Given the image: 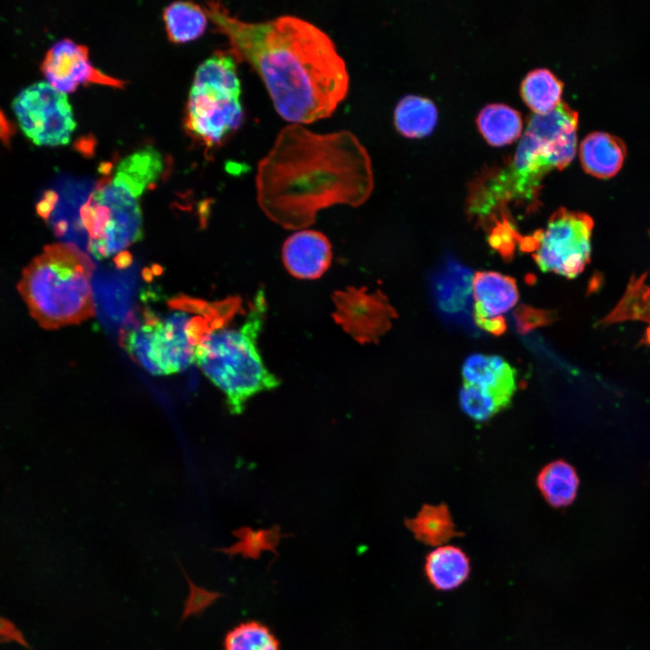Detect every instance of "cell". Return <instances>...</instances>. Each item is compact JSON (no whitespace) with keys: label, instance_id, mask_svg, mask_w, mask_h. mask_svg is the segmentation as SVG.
I'll return each mask as SVG.
<instances>
[{"label":"cell","instance_id":"9a60e30c","mask_svg":"<svg viewBox=\"0 0 650 650\" xmlns=\"http://www.w3.org/2000/svg\"><path fill=\"white\" fill-rule=\"evenodd\" d=\"M463 385L491 396L501 410L511 403L516 389V372L497 355L472 354L462 365Z\"/></svg>","mask_w":650,"mask_h":650},{"label":"cell","instance_id":"30bf717a","mask_svg":"<svg viewBox=\"0 0 650 650\" xmlns=\"http://www.w3.org/2000/svg\"><path fill=\"white\" fill-rule=\"evenodd\" d=\"M13 109L24 135L38 145L66 144L76 127L67 95L48 82L22 89L13 101Z\"/></svg>","mask_w":650,"mask_h":650},{"label":"cell","instance_id":"5b68a950","mask_svg":"<svg viewBox=\"0 0 650 650\" xmlns=\"http://www.w3.org/2000/svg\"><path fill=\"white\" fill-rule=\"evenodd\" d=\"M142 306L127 316L120 343L128 355L153 376L182 372L195 362V352L215 311L209 303L180 295L162 301L145 292Z\"/></svg>","mask_w":650,"mask_h":650},{"label":"cell","instance_id":"6da1fadb","mask_svg":"<svg viewBox=\"0 0 650 650\" xmlns=\"http://www.w3.org/2000/svg\"><path fill=\"white\" fill-rule=\"evenodd\" d=\"M232 51L263 79L278 114L293 124L330 116L348 89L345 61L327 33L299 17L249 23L219 2L202 7Z\"/></svg>","mask_w":650,"mask_h":650},{"label":"cell","instance_id":"3957f363","mask_svg":"<svg viewBox=\"0 0 650 650\" xmlns=\"http://www.w3.org/2000/svg\"><path fill=\"white\" fill-rule=\"evenodd\" d=\"M267 311L264 290L259 289L249 305L245 321L238 328L232 321L244 314L238 296L218 302L207 331L196 348L195 362L202 373L224 395L229 412L241 413L255 395L276 388L277 377L265 366L257 348V339Z\"/></svg>","mask_w":650,"mask_h":650},{"label":"cell","instance_id":"4316f807","mask_svg":"<svg viewBox=\"0 0 650 650\" xmlns=\"http://www.w3.org/2000/svg\"><path fill=\"white\" fill-rule=\"evenodd\" d=\"M548 313L544 311L525 307V309L519 310L516 320L520 330L525 331L536 325L548 321Z\"/></svg>","mask_w":650,"mask_h":650},{"label":"cell","instance_id":"e0dca14e","mask_svg":"<svg viewBox=\"0 0 650 650\" xmlns=\"http://www.w3.org/2000/svg\"><path fill=\"white\" fill-rule=\"evenodd\" d=\"M424 573L435 590L450 591L469 579L470 560L459 546L441 545L426 555Z\"/></svg>","mask_w":650,"mask_h":650},{"label":"cell","instance_id":"5bb4252c","mask_svg":"<svg viewBox=\"0 0 650 650\" xmlns=\"http://www.w3.org/2000/svg\"><path fill=\"white\" fill-rule=\"evenodd\" d=\"M282 259L286 270L293 277L302 280L318 279L330 266L331 244L321 232L300 230L284 241Z\"/></svg>","mask_w":650,"mask_h":650},{"label":"cell","instance_id":"484cf974","mask_svg":"<svg viewBox=\"0 0 650 650\" xmlns=\"http://www.w3.org/2000/svg\"><path fill=\"white\" fill-rule=\"evenodd\" d=\"M459 401L462 411L477 422H485L501 411L491 396L467 385L460 388Z\"/></svg>","mask_w":650,"mask_h":650},{"label":"cell","instance_id":"83f0119b","mask_svg":"<svg viewBox=\"0 0 650 650\" xmlns=\"http://www.w3.org/2000/svg\"><path fill=\"white\" fill-rule=\"evenodd\" d=\"M14 635L15 634L13 627L0 617V638L14 637Z\"/></svg>","mask_w":650,"mask_h":650},{"label":"cell","instance_id":"44dd1931","mask_svg":"<svg viewBox=\"0 0 650 650\" xmlns=\"http://www.w3.org/2000/svg\"><path fill=\"white\" fill-rule=\"evenodd\" d=\"M438 112L434 103L424 97L406 95L397 103L394 112L396 129L403 135L418 138L429 135L434 128Z\"/></svg>","mask_w":650,"mask_h":650},{"label":"cell","instance_id":"7402d4cb","mask_svg":"<svg viewBox=\"0 0 650 650\" xmlns=\"http://www.w3.org/2000/svg\"><path fill=\"white\" fill-rule=\"evenodd\" d=\"M477 124L483 136L493 145L509 144L522 132L521 114L503 103L486 105L478 115Z\"/></svg>","mask_w":650,"mask_h":650},{"label":"cell","instance_id":"2e32d148","mask_svg":"<svg viewBox=\"0 0 650 650\" xmlns=\"http://www.w3.org/2000/svg\"><path fill=\"white\" fill-rule=\"evenodd\" d=\"M472 280L470 270L448 260L433 278V294L440 311L450 318L470 316Z\"/></svg>","mask_w":650,"mask_h":650},{"label":"cell","instance_id":"d6986e66","mask_svg":"<svg viewBox=\"0 0 650 650\" xmlns=\"http://www.w3.org/2000/svg\"><path fill=\"white\" fill-rule=\"evenodd\" d=\"M536 486L551 506L565 507L576 498L579 477L572 465L564 460H556L541 469L536 477Z\"/></svg>","mask_w":650,"mask_h":650},{"label":"cell","instance_id":"52a82bcc","mask_svg":"<svg viewBox=\"0 0 650 650\" xmlns=\"http://www.w3.org/2000/svg\"><path fill=\"white\" fill-rule=\"evenodd\" d=\"M94 264L76 246H45L23 269L18 291L42 328L79 324L95 313L91 287Z\"/></svg>","mask_w":650,"mask_h":650},{"label":"cell","instance_id":"ffe728a7","mask_svg":"<svg viewBox=\"0 0 650 650\" xmlns=\"http://www.w3.org/2000/svg\"><path fill=\"white\" fill-rule=\"evenodd\" d=\"M405 525L419 542L429 546L438 547L462 535L456 530L450 511L443 503L424 505L415 517L406 520Z\"/></svg>","mask_w":650,"mask_h":650},{"label":"cell","instance_id":"d4e9b609","mask_svg":"<svg viewBox=\"0 0 650 650\" xmlns=\"http://www.w3.org/2000/svg\"><path fill=\"white\" fill-rule=\"evenodd\" d=\"M224 650H280L275 636L257 621L240 623L230 629L224 639Z\"/></svg>","mask_w":650,"mask_h":650},{"label":"cell","instance_id":"8fae6325","mask_svg":"<svg viewBox=\"0 0 650 650\" xmlns=\"http://www.w3.org/2000/svg\"><path fill=\"white\" fill-rule=\"evenodd\" d=\"M332 318L342 330L360 344L377 343L390 330L397 313L387 297L377 290L348 287L332 295Z\"/></svg>","mask_w":650,"mask_h":650},{"label":"cell","instance_id":"7c38bea8","mask_svg":"<svg viewBox=\"0 0 650 650\" xmlns=\"http://www.w3.org/2000/svg\"><path fill=\"white\" fill-rule=\"evenodd\" d=\"M42 70L58 91L68 94L76 90L80 84H100L123 88L122 79L105 74L92 65L88 47L70 39H62L53 44L46 52Z\"/></svg>","mask_w":650,"mask_h":650},{"label":"cell","instance_id":"cb8c5ba5","mask_svg":"<svg viewBox=\"0 0 650 650\" xmlns=\"http://www.w3.org/2000/svg\"><path fill=\"white\" fill-rule=\"evenodd\" d=\"M562 82L549 70L534 69L521 82V95L535 114H547L559 103Z\"/></svg>","mask_w":650,"mask_h":650},{"label":"cell","instance_id":"ba28073f","mask_svg":"<svg viewBox=\"0 0 650 650\" xmlns=\"http://www.w3.org/2000/svg\"><path fill=\"white\" fill-rule=\"evenodd\" d=\"M241 87L232 56L218 52L196 70L189 92L185 126L189 134L212 147L241 125Z\"/></svg>","mask_w":650,"mask_h":650},{"label":"cell","instance_id":"7a4b0ae2","mask_svg":"<svg viewBox=\"0 0 650 650\" xmlns=\"http://www.w3.org/2000/svg\"><path fill=\"white\" fill-rule=\"evenodd\" d=\"M255 183L265 214L286 229H300L312 225L320 209L363 204L374 176L367 149L351 132L318 135L292 124L259 162Z\"/></svg>","mask_w":650,"mask_h":650},{"label":"cell","instance_id":"ac0fdd59","mask_svg":"<svg viewBox=\"0 0 650 650\" xmlns=\"http://www.w3.org/2000/svg\"><path fill=\"white\" fill-rule=\"evenodd\" d=\"M625 156L626 148L621 140L605 132H592L580 144V158L584 170L598 178L617 174Z\"/></svg>","mask_w":650,"mask_h":650},{"label":"cell","instance_id":"4fadbf2b","mask_svg":"<svg viewBox=\"0 0 650 650\" xmlns=\"http://www.w3.org/2000/svg\"><path fill=\"white\" fill-rule=\"evenodd\" d=\"M519 297L515 281L493 271L478 272L472 280V317L478 327L494 335L506 330L504 314Z\"/></svg>","mask_w":650,"mask_h":650},{"label":"cell","instance_id":"277c9868","mask_svg":"<svg viewBox=\"0 0 650 650\" xmlns=\"http://www.w3.org/2000/svg\"><path fill=\"white\" fill-rule=\"evenodd\" d=\"M577 127L578 113L563 101L547 114L532 113L512 159L474 181L469 209L482 215L509 200H534L543 176L575 156Z\"/></svg>","mask_w":650,"mask_h":650},{"label":"cell","instance_id":"9c48e42d","mask_svg":"<svg viewBox=\"0 0 650 650\" xmlns=\"http://www.w3.org/2000/svg\"><path fill=\"white\" fill-rule=\"evenodd\" d=\"M592 229L590 215L562 208L551 216L545 229L522 240V248L534 252L543 272L574 278L590 262Z\"/></svg>","mask_w":650,"mask_h":650},{"label":"cell","instance_id":"8992f818","mask_svg":"<svg viewBox=\"0 0 650 650\" xmlns=\"http://www.w3.org/2000/svg\"><path fill=\"white\" fill-rule=\"evenodd\" d=\"M162 159L152 146L135 152L106 171L79 210L88 250L98 260L125 252L144 237L140 197L154 183Z\"/></svg>","mask_w":650,"mask_h":650},{"label":"cell","instance_id":"603a6c76","mask_svg":"<svg viewBox=\"0 0 650 650\" xmlns=\"http://www.w3.org/2000/svg\"><path fill=\"white\" fill-rule=\"evenodd\" d=\"M163 21L169 40L182 43L200 37L207 26V14L199 5L175 1L163 10Z\"/></svg>","mask_w":650,"mask_h":650}]
</instances>
